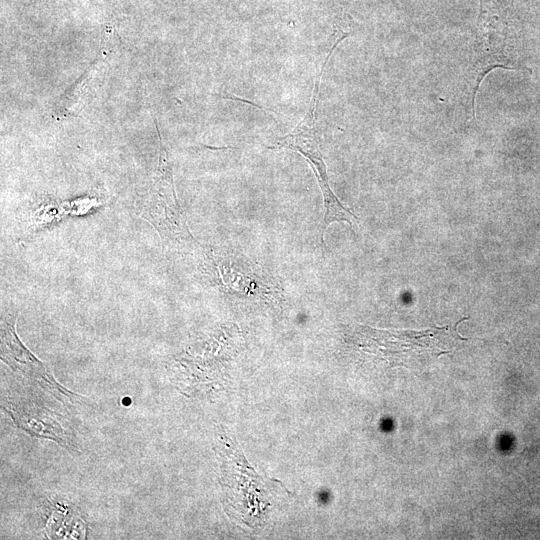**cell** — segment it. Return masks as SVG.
I'll return each instance as SVG.
<instances>
[{"label":"cell","instance_id":"3","mask_svg":"<svg viewBox=\"0 0 540 540\" xmlns=\"http://www.w3.org/2000/svg\"><path fill=\"white\" fill-rule=\"evenodd\" d=\"M160 139L157 172L139 215L153 225L163 244L186 250L197 244L177 201L169 155Z\"/></svg>","mask_w":540,"mask_h":540},{"label":"cell","instance_id":"2","mask_svg":"<svg viewBox=\"0 0 540 540\" xmlns=\"http://www.w3.org/2000/svg\"><path fill=\"white\" fill-rule=\"evenodd\" d=\"M331 54V52H328L315 79L311 101L304 118L289 134L279 137L275 146H270L271 149L283 148L296 151L310 164L317 178L324 201L325 212L321 226L322 240L324 239L327 227L331 223L346 222L349 225H352V219H357V217L338 200L331 190L326 164L320 149L319 133L315 124V113L319 101L320 80Z\"/></svg>","mask_w":540,"mask_h":540},{"label":"cell","instance_id":"5","mask_svg":"<svg viewBox=\"0 0 540 540\" xmlns=\"http://www.w3.org/2000/svg\"><path fill=\"white\" fill-rule=\"evenodd\" d=\"M475 38L471 46V76L474 82L473 97L482 79L493 69H512L506 54L503 23L490 0H480Z\"/></svg>","mask_w":540,"mask_h":540},{"label":"cell","instance_id":"4","mask_svg":"<svg viewBox=\"0 0 540 540\" xmlns=\"http://www.w3.org/2000/svg\"><path fill=\"white\" fill-rule=\"evenodd\" d=\"M223 457V486L229 509L248 526L260 525L268 506V482L248 463L238 444L227 438L220 453Z\"/></svg>","mask_w":540,"mask_h":540},{"label":"cell","instance_id":"1","mask_svg":"<svg viewBox=\"0 0 540 540\" xmlns=\"http://www.w3.org/2000/svg\"><path fill=\"white\" fill-rule=\"evenodd\" d=\"M466 319H460L451 326L421 331L383 330L360 325L354 330L351 341L369 357L391 366L409 367L424 359L451 352L458 343L468 340L457 331V326Z\"/></svg>","mask_w":540,"mask_h":540},{"label":"cell","instance_id":"7","mask_svg":"<svg viewBox=\"0 0 540 540\" xmlns=\"http://www.w3.org/2000/svg\"><path fill=\"white\" fill-rule=\"evenodd\" d=\"M102 57L96 59L91 67L83 74L62 96L61 101L56 109V116L61 119L67 116L72 110L75 109L80 97L82 96L84 87L87 86L93 73L96 71L97 65L100 63Z\"/></svg>","mask_w":540,"mask_h":540},{"label":"cell","instance_id":"6","mask_svg":"<svg viewBox=\"0 0 540 540\" xmlns=\"http://www.w3.org/2000/svg\"><path fill=\"white\" fill-rule=\"evenodd\" d=\"M1 349L2 360L14 370L40 383H45L48 388L55 390L59 395L73 398L79 397L61 386L45 364L23 345L16 334L15 321L13 323L7 322L5 327H2Z\"/></svg>","mask_w":540,"mask_h":540}]
</instances>
